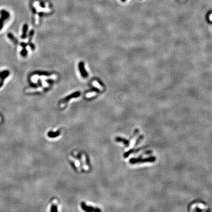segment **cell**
I'll return each instance as SVG.
<instances>
[{"instance_id": "ba28073f", "label": "cell", "mask_w": 212, "mask_h": 212, "mask_svg": "<svg viewBox=\"0 0 212 212\" xmlns=\"http://www.w3.org/2000/svg\"><path fill=\"white\" fill-rule=\"evenodd\" d=\"M21 55H22V56H26L27 55V50H26V49H23V50L21 51Z\"/></svg>"}, {"instance_id": "5b68a950", "label": "cell", "mask_w": 212, "mask_h": 212, "mask_svg": "<svg viewBox=\"0 0 212 212\" xmlns=\"http://www.w3.org/2000/svg\"><path fill=\"white\" fill-rule=\"evenodd\" d=\"M82 207L85 211H99V212L100 211V210L99 209L95 210L94 208L92 207H88V206L85 205L84 203H83V205L82 204Z\"/></svg>"}, {"instance_id": "277c9868", "label": "cell", "mask_w": 212, "mask_h": 212, "mask_svg": "<svg viewBox=\"0 0 212 212\" xmlns=\"http://www.w3.org/2000/svg\"><path fill=\"white\" fill-rule=\"evenodd\" d=\"M116 140L117 142H122L124 144H125L126 146H128L129 145V141L128 140H126L125 139L121 138V137H116Z\"/></svg>"}, {"instance_id": "9c48e42d", "label": "cell", "mask_w": 212, "mask_h": 212, "mask_svg": "<svg viewBox=\"0 0 212 212\" xmlns=\"http://www.w3.org/2000/svg\"><path fill=\"white\" fill-rule=\"evenodd\" d=\"M91 91H94V92H99V89L97 88H92V89H91Z\"/></svg>"}, {"instance_id": "7a4b0ae2", "label": "cell", "mask_w": 212, "mask_h": 212, "mask_svg": "<svg viewBox=\"0 0 212 212\" xmlns=\"http://www.w3.org/2000/svg\"><path fill=\"white\" fill-rule=\"evenodd\" d=\"M79 66V71L80 73H81V75L82 76V77H83L84 78H86L88 77V73L87 72V71L85 70V68H84V62L83 61H81L80 62V63L78 65Z\"/></svg>"}, {"instance_id": "3957f363", "label": "cell", "mask_w": 212, "mask_h": 212, "mask_svg": "<svg viewBox=\"0 0 212 212\" xmlns=\"http://www.w3.org/2000/svg\"><path fill=\"white\" fill-rule=\"evenodd\" d=\"M80 94H81V93H80V92H79V91H77V92H74L73 93H72V94H70V95H69L67 97H66V98L64 99V101L65 102H67V101L70 100V99H72L73 98H77V97H79L80 96Z\"/></svg>"}, {"instance_id": "4fadbf2b", "label": "cell", "mask_w": 212, "mask_h": 212, "mask_svg": "<svg viewBox=\"0 0 212 212\" xmlns=\"http://www.w3.org/2000/svg\"><path fill=\"white\" fill-rule=\"evenodd\" d=\"M121 1L122 2L124 3V2H125L126 1V0H121Z\"/></svg>"}, {"instance_id": "8fae6325", "label": "cell", "mask_w": 212, "mask_h": 212, "mask_svg": "<svg viewBox=\"0 0 212 212\" xmlns=\"http://www.w3.org/2000/svg\"><path fill=\"white\" fill-rule=\"evenodd\" d=\"M97 82H98V83L100 84V85H101V86H102V87H104V84H103V82H102L100 80H97Z\"/></svg>"}, {"instance_id": "52a82bcc", "label": "cell", "mask_w": 212, "mask_h": 212, "mask_svg": "<svg viewBox=\"0 0 212 212\" xmlns=\"http://www.w3.org/2000/svg\"><path fill=\"white\" fill-rule=\"evenodd\" d=\"M8 37L9 38V39H11V40H12L14 43H17V40L16 39H15V38L14 37V36H13V35L12 34H9L8 35ZM16 44V43H15Z\"/></svg>"}, {"instance_id": "30bf717a", "label": "cell", "mask_w": 212, "mask_h": 212, "mask_svg": "<svg viewBox=\"0 0 212 212\" xmlns=\"http://www.w3.org/2000/svg\"><path fill=\"white\" fill-rule=\"evenodd\" d=\"M8 72V71H5L0 72V77H2L3 75H4V74H5V73H7Z\"/></svg>"}, {"instance_id": "6da1fadb", "label": "cell", "mask_w": 212, "mask_h": 212, "mask_svg": "<svg viewBox=\"0 0 212 212\" xmlns=\"http://www.w3.org/2000/svg\"><path fill=\"white\" fill-rule=\"evenodd\" d=\"M156 160V158L154 157H151L146 159L141 158H132L130 159V163L132 164H135L136 163H143L148 162H154Z\"/></svg>"}, {"instance_id": "7c38bea8", "label": "cell", "mask_w": 212, "mask_h": 212, "mask_svg": "<svg viewBox=\"0 0 212 212\" xmlns=\"http://www.w3.org/2000/svg\"><path fill=\"white\" fill-rule=\"evenodd\" d=\"M209 19L211 21H212V14H211L209 16Z\"/></svg>"}, {"instance_id": "8992f818", "label": "cell", "mask_w": 212, "mask_h": 212, "mask_svg": "<svg viewBox=\"0 0 212 212\" xmlns=\"http://www.w3.org/2000/svg\"><path fill=\"white\" fill-rule=\"evenodd\" d=\"M28 26L27 24H25L24 25L23 28V33L22 35V37L23 38H25L26 36V32H27V31L28 30Z\"/></svg>"}]
</instances>
